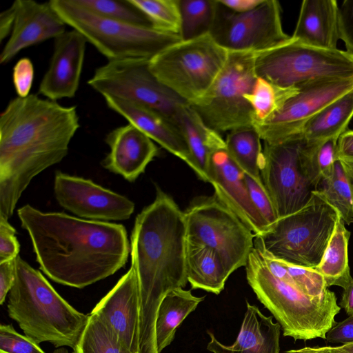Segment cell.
Instances as JSON below:
<instances>
[{"instance_id": "cell-14", "label": "cell", "mask_w": 353, "mask_h": 353, "mask_svg": "<svg viewBox=\"0 0 353 353\" xmlns=\"http://www.w3.org/2000/svg\"><path fill=\"white\" fill-rule=\"evenodd\" d=\"M210 34L228 51H265L288 42L292 37L283 30L281 6L264 0L252 10L234 12L218 0Z\"/></svg>"}, {"instance_id": "cell-34", "label": "cell", "mask_w": 353, "mask_h": 353, "mask_svg": "<svg viewBox=\"0 0 353 353\" xmlns=\"http://www.w3.org/2000/svg\"><path fill=\"white\" fill-rule=\"evenodd\" d=\"M77 347L80 353H133L100 317L92 313Z\"/></svg>"}, {"instance_id": "cell-46", "label": "cell", "mask_w": 353, "mask_h": 353, "mask_svg": "<svg viewBox=\"0 0 353 353\" xmlns=\"http://www.w3.org/2000/svg\"><path fill=\"white\" fill-rule=\"evenodd\" d=\"M337 160L353 161V130H346L338 139Z\"/></svg>"}, {"instance_id": "cell-42", "label": "cell", "mask_w": 353, "mask_h": 353, "mask_svg": "<svg viewBox=\"0 0 353 353\" xmlns=\"http://www.w3.org/2000/svg\"><path fill=\"white\" fill-rule=\"evenodd\" d=\"M17 231L8 220L0 217V263L14 259L19 256L20 244Z\"/></svg>"}, {"instance_id": "cell-1", "label": "cell", "mask_w": 353, "mask_h": 353, "mask_svg": "<svg viewBox=\"0 0 353 353\" xmlns=\"http://www.w3.org/2000/svg\"><path fill=\"white\" fill-rule=\"evenodd\" d=\"M17 214L40 269L56 283L83 288L114 274L127 262L130 244L121 224L43 212L29 204Z\"/></svg>"}, {"instance_id": "cell-39", "label": "cell", "mask_w": 353, "mask_h": 353, "mask_svg": "<svg viewBox=\"0 0 353 353\" xmlns=\"http://www.w3.org/2000/svg\"><path fill=\"white\" fill-rule=\"evenodd\" d=\"M0 353H46L38 343L17 332L12 325H0Z\"/></svg>"}, {"instance_id": "cell-36", "label": "cell", "mask_w": 353, "mask_h": 353, "mask_svg": "<svg viewBox=\"0 0 353 353\" xmlns=\"http://www.w3.org/2000/svg\"><path fill=\"white\" fill-rule=\"evenodd\" d=\"M150 20L152 28L179 36L181 13L179 0H130Z\"/></svg>"}, {"instance_id": "cell-40", "label": "cell", "mask_w": 353, "mask_h": 353, "mask_svg": "<svg viewBox=\"0 0 353 353\" xmlns=\"http://www.w3.org/2000/svg\"><path fill=\"white\" fill-rule=\"evenodd\" d=\"M245 181L253 204L270 227L279 218L265 188L245 174Z\"/></svg>"}, {"instance_id": "cell-50", "label": "cell", "mask_w": 353, "mask_h": 353, "mask_svg": "<svg viewBox=\"0 0 353 353\" xmlns=\"http://www.w3.org/2000/svg\"><path fill=\"white\" fill-rule=\"evenodd\" d=\"M286 353H334L333 346H306L300 349L291 350Z\"/></svg>"}, {"instance_id": "cell-41", "label": "cell", "mask_w": 353, "mask_h": 353, "mask_svg": "<svg viewBox=\"0 0 353 353\" xmlns=\"http://www.w3.org/2000/svg\"><path fill=\"white\" fill-rule=\"evenodd\" d=\"M34 77L32 61L27 57L20 59L14 65L12 81L17 97H26L30 94Z\"/></svg>"}, {"instance_id": "cell-28", "label": "cell", "mask_w": 353, "mask_h": 353, "mask_svg": "<svg viewBox=\"0 0 353 353\" xmlns=\"http://www.w3.org/2000/svg\"><path fill=\"white\" fill-rule=\"evenodd\" d=\"M204 298L195 296L190 290L182 288L174 289L165 296L159 306L155 323L159 353L172 343L178 326L195 310Z\"/></svg>"}, {"instance_id": "cell-49", "label": "cell", "mask_w": 353, "mask_h": 353, "mask_svg": "<svg viewBox=\"0 0 353 353\" xmlns=\"http://www.w3.org/2000/svg\"><path fill=\"white\" fill-rule=\"evenodd\" d=\"M339 306L345 311L348 316L353 315V277L349 285L343 289Z\"/></svg>"}, {"instance_id": "cell-6", "label": "cell", "mask_w": 353, "mask_h": 353, "mask_svg": "<svg viewBox=\"0 0 353 353\" xmlns=\"http://www.w3.org/2000/svg\"><path fill=\"white\" fill-rule=\"evenodd\" d=\"M64 23L81 33L108 60L150 59L181 41L179 35L97 15L73 0L49 1Z\"/></svg>"}, {"instance_id": "cell-22", "label": "cell", "mask_w": 353, "mask_h": 353, "mask_svg": "<svg viewBox=\"0 0 353 353\" xmlns=\"http://www.w3.org/2000/svg\"><path fill=\"white\" fill-rule=\"evenodd\" d=\"M108 107L134 125L152 141L192 167V158L180 130L159 113L134 102L104 97Z\"/></svg>"}, {"instance_id": "cell-17", "label": "cell", "mask_w": 353, "mask_h": 353, "mask_svg": "<svg viewBox=\"0 0 353 353\" xmlns=\"http://www.w3.org/2000/svg\"><path fill=\"white\" fill-rule=\"evenodd\" d=\"M209 183L215 196L231 210L255 236L270 225L253 204L245 181V173L232 161L226 149L216 151L210 159Z\"/></svg>"}, {"instance_id": "cell-9", "label": "cell", "mask_w": 353, "mask_h": 353, "mask_svg": "<svg viewBox=\"0 0 353 353\" xmlns=\"http://www.w3.org/2000/svg\"><path fill=\"white\" fill-rule=\"evenodd\" d=\"M227 62L201 98L190 103L204 123L218 132L253 126V111L245 99L258 78L255 63L259 52L228 51Z\"/></svg>"}, {"instance_id": "cell-33", "label": "cell", "mask_w": 353, "mask_h": 353, "mask_svg": "<svg viewBox=\"0 0 353 353\" xmlns=\"http://www.w3.org/2000/svg\"><path fill=\"white\" fill-rule=\"evenodd\" d=\"M181 41L210 34L216 8V0H179Z\"/></svg>"}, {"instance_id": "cell-21", "label": "cell", "mask_w": 353, "mask_h": 353, "mask_svg": "<svg viewBox=\"0 0 353 353\" xmlns=\"http://www.w3.org/2000/svg\"><path fill=\"white\" fill-rule=\"evenodd\" d=\"M105 141L110 152L101 161L110 172L134 182L159 154V148L141 130L128 123L110 131Z\"/></svg>"}, {"instance_id": "cell-26", "label": "cell", "mask_w": 353, "mask_h": 353, "mask_svg": "<svg viewBox=\"0 0 353 353\" xmlns=\"http://www.w3.org/2000/svg\"><path fill=\"white\" fill-rule=\"evenodd\" d=\"M187 279L192 289L219 294L230 274L218 253L203 245L188 242Z\"/></svg>"}, {"instance_id": "cell-38", "label": "cell", "mask_w": 353, "mask_h": 353, "mask_svg": "<svg viewBox=\"0 0 353 353\" xmlns=\"http://www.w3.org/2000/svg\"><path fill=\"white\" fill-rule=\"evenodd\" d=\"M281 261L296 288L303 294L310 297H317L323 295L328 289L323 276L314 268L294 265L283 260Z\"/></svg>"}, {"instance_id": "cell-16", "label": "cell", "mask_w": 353, "mask_h": 353, "mask_svg": "<svg viewBox=\"0 0 353 353\" xmlns=\"http://www.w3.org/2000/svg\"><path fill=\"white\" fill-rule=\"evenodd\" d=\"M54 192L61 206L83 219L125 221L134 211V203L125 196L60 171L55 173Z\"/></svg>"}, {"instance_id": "cell-53", "label": "cell", "mask_w": 353, "mask_h": 353, "mask_svg": "<svg viewBox=\"0 0 353 353\" xmlns=\"http://www.w3.org/2000/svg\"><path fill=\"white\" fill-rule=\"evenodd\" d=\"M53 353H68V350L66 348L63 347H58L57 349H56Z\"/></svg>"}, {"instance_id": "cell-31", "label": "cell", "mask_w": 353, "mask_h": 353, "mask_svg": "<svg viewBox=\"0 0 353 353\" xmlns=\"http://www.w3.org/2000/svg\"><path fill=\"white\" fill-rule=\"evenodd\" d=\"M299 87L284 88L258 77L250 93L245 99L253 111L252 124L268 120L286 101L299 92Z\"/></svg>"}, {"instance_id": "cell-23", "label": "cell", "mask_w": 353, "mask_h": 353, "mask_svg": "<svg viewBox=\"0 0 353 353\" xmlns=\"http://www.w3.org/2000/svg\"><path fill=\"white\" fill-rule=\"evenodd\" d=\"M281 325L247 302V310L234 343L226 345L208 331L210 341L207 349L212 353H279Z\"/></svg>"}, {"instance_id": "cell-24", "label": "cell", "mask_w": 353, "mask_h": 353, "mask_svg": "<svg viewBox=\"0 0 353 353\" xmlns=\"http://www.w3.org/2000/svg\"><path fill=\"white\" fill-rule=\"evenodd\" d=\"M339 8L335 0H304L292 39L313 47L337 49Z\"/></svg>"}, {"instance_id": "cell-15", "label": "cell", "mask_w": 353, "mask_h": 353, "mask_svg": "<svg viewBox=\"0 0 353 353\" xmlns=\"http://www.w3.org/2000/svg\"><path fill=\"white\" fill-rule=\"evenodd\" d=\"M297 86V94L277 113L252 124L264 142L275 143L301 134L306 123L323 108L353 90V78L316 79Z\"/></svg>"}, {"instance_id": "cell-43", "label": "cell", "mask_w": 353, "mask_h": 353, "mask_svg": "<svg viewBox=\"0 0 353 353\" xmlns=\"http://www.w3.org/2000/svg\"><path fill=\"white\" fill-rule=\"evenodd\" d=\"M339 37L353 56V0H345L339 8Z\"/></svg>"}, {"instance_id": "cell-44", "label": "cell", "mask_w": 353, "mask_h": 353, "mask_svg": "<svg viewBox=\"0 0 353 353\" xmlns=\"http://www.w3.org/2000/svg\"><path fill=\"white\" fill-rule=\"evenodd\" d=\"M325 341L341 345L353 343V315L336 323L327 332Z\"/></svg>"}, {"instance_id": "cell-19", "label": "cell", "mask_w": 353, "mask_h": 353, "mask_svg": "<svg viewBox=\"0 0 353 353\" xmlns=\"http://www.w3.org/2000/svg\"><path fill=\"white\" fill-rule=\"evenodd\" d=\"M91 313L100 317L133 353H139V283L133 264Z\"/></svg>"}, {"instance_id": "cell-48", "label": "cell", "mask_w": 353, "mask_h": 353, "mask_svg": "<svg viewBox=\"0 0 353 353\" xmlns=\"http://www.w3.org/2000/svg\"><path fill=\"white\" fill-rule=\"evenodd\" d=\"M219 3L229 10L243 13L254 10L261 4L264 0H218Z\"/></svg>"}, {"instance_id": "cell-29", "label": "cell", "mask_w": 353, "mask_h": 353, "mask_svg": "<svg viewBox=\"0 0 353 353\" xmlns=\"http://www.w3.org/2000/svg\"><path fill=\"white\" fill-rule=\"evenodd\" d=\"M350 232L339 216L319 264L314 268L324 278L327 287L345 289L352 280L348 260Z\"/></svg>"}, {"instance_id": "cell-11", "label": "cell", "mask_w": 353, "mask_h": 353, "mask_svg": "<svg viewBox=\"0 0 353 353\" xmlns=\"http://www.w3.org/2000/svg\"><path fill=\"white\" fill-rule=\"evenodd\" d=\"M184 215L188 242L214 250L230 274L246 265L255 235L214 194L194 198Z\"/></svg>"}, {"instance_id": "cell-20", "label": "cell", "mask_w": 353, "mask_h": 353, "mask_svg": "<svg viewBox=\"0 0 353 353\" xmlns=\"http://www.w3.org/2000/svg\"><path fill=\"white\" fill-rule=\"evenodd\" d=\"M16 14L12 31L0 54V63L5 64L23 49L65 32L63 19L50 3L33 0L14 1Z\"/></svg>"}, {"instance_id": "cell-30", "label": "cell", "mask_w": 353, "mask_h": 353, "mask_svg": "<svg viewBox=\"0 0 353 353\" xmlns=\"http://www.w3.org/2000/svg\"><path fill=\"white\" fill-rule=\"evenodd\" d=\"M261 137L253 126L243 127L230 132L225 141L226 151L242 171L259 185L263 186L261 168L263 148Z\"/></svg>"}, {"instance_id": "cell-37", "label": "cell", "mask_w": 353, "mask_h": 353, "mask_svg": "<svg viewBox=\"0 0 353 353\" xmlns=\"http://www.w3.org/2000/svg\"><path fill=\"white\" fill-rule=\"evenodd\" d=\"M85 9L103 17L152 28L148 17L130 0H73Z\"/></svg>"}, {"instance_id": "cell-47", "label": "cell", "mask_w": 353, "mask_h": 353, "mask_svg": "<svg viewBox=\"0 0 353 353\" xmlns=\"http://www.w3.org/2000/svg\"><path fill=\"white\" fill-rule=\"evenodd\" d=\"M16 14V8L13 2L6 10L0 14V41L2 42L5 38L11 34L12 31Z\"/></svg>"}, {"instance_id": "cell-10", "label": "cell", "mask_w": 353, "mask_h": 353, "mask_svg": "<svg viewBox=\"0 0 353 353\" xmlns=\"http://www.w3.org/2000/svg\"><path fill=\"white\" fill-rule=\"evenodd\" d=\"M255 69L258 77L292 88L316 79L353 78V56L346 50L307 46L292 37L259 52Z\"/></svg>"}, {"instance_id": "cell-18", "label": "cell", "mask_w": 353, "mask_h": 353, "mask_svg": "<svg viewBox=\"0 0 353 353\" xmlns=\"http://www.w3.org/2000/svg\"><path fill=\"white\" fill-rule=\"evenodd\" d=\"M87 42L75 30L65 31L54 39L52 55L40 82L39 94L54 101L76 95Z\"/></svg>"}, {"instance_id": "cell-7", "label": "cell", "mask_w": 353, "mask_h": 353, "mask_svg": "<svg viewBox=\"0 0 353 353\" xmlns=\"http://www.w3.org/2000/svg\"><path fill=\"white\" fill-rule=\"evenodd\" d=\"M339 216L332 206L313 192L303 208L279 218L257 236L264 248L277 259L315 268L321 261Z\"/></svg>"}, {"instance_id": "cell-4", "label": "cell", "mask_w": 353, "mask_h": 353, "mask_svg": "<svg viewBox=\"0 0 353 353\" xmlns=\"http://www.w3.org/2000/svg\"><path fill=\"white\" fill-rule=\"evenodd\" d=\"M15 279L8 293V312L24 334L39 344L77 347L89 315L79 312L42 274L18 256Z\"/></svg>"}, {"instance_id": "cell-52", "label": "cell", "mask_w": 353, "mask_h": 353, "mask_svg": "<svg viewBox=\"0 0 353 353\" xmlns=\"http://www.w3.org/2000/svg\"><path fill=\"white\" fill-rule=\"evenodd\" d=\"M334 353H353V343L333 346Z\"/></svg>"}, {"instance_id": "cell-25", "label": "cell", "mask_w": 353, "mask_h": 353, "mask_svg": "<svg viewBox=\"0 0 353 353\" xmlns=\"http://www.w3.org/2000/svg\"><path fill=\"white\" fill-rule=\"evenodd\" d=\"M178 127L190 152L191 168L201 180L209 182L211 157L216 151L226 149L225 141L204 123L189 103L181 112Z\"/></svg>"}, {"instance_id": "cell-3", "label": "cell", "mask_w": 353, "mask_h": 353, "mask_svg": "<svg viewBox=\"0 0 353 353\" xmlns=\"http://www.w3.org/2000/svg\"><path fill=\"white\" fill-rule=\"evenodd\" d=\"M187 246L184 212L156 185L155 199L137 216L130 236L131 263L139 283L141 347L156 345L155 323L165 296L188 282Z\"/></svg>"}, {"instance_id": "cell-13", "label": "cell", "mask_w": 353, "mask_h": 353, "mask_svg": "<svg viewBox=\"0 0 353 353\" xmlns=\"http://www.w3.org/2000/svg\"><path fill=\"white\" fill-rule=\"evenodd\" d=\"M304 143L301 134L264 142L261 176L279 219L303 208L315 190L303 168Z\"/></svg>"}, {"instance_id": "cell-32", "label": "cell", "mask_w": 353, "mask_h": 353, "mask_svg": "<svg viewBox=\"0 0 353 353\" xmlns=\"http://www.w3.org/2000/svg\"><path fill=\"white\" fill-rule=\"evenodd\" d=\"M314 192L337 211L345 223L353 222V192L339 160L335 162L331 175L323 179Z\"/></svg>"}, {"instance_id": "cell-12", "label": "cell", "mask_w": 353, "mask_h": 353, "mask_svg": "<svg viewBox=\"0 0 353 353\" xmlns=\"http://www.w3.org/2000/svg\"><path fill=\"white\" fill-rule=\"evenodd\" d=\"M148 61L143 58L108 61L95 70L88 84L103 97H113L150 108L179 128L180 115L188 103L154 76Z\"/></svg>"}, {"instance_id": "cell-8", "label": "cell", "mask_w": 353, "mask_h": 353, "mask_svg": "<svg viewBox=\"0 0 353 353\" xmlns=\"http://www.w3.org/2000/svg\"><path fill=\"white\" fill-rule=\"evenodd\" d=\"M228 54L207 34L172 44L152 57L148 67L161 83L190 104L208 92Z\"/></svg>"}, {"instance_id": "cell-5", "label": "cell", "mask_w": 353, "mask_h": 353, "mask_svg": "<svg viewBox=\"0 0 353 353\" xmlns=\"http://www.w3.org/2000/svg\"><path fill=\"white\" fill-rule=\"evenodd\" d=\"M245 267L248 284L280 324L285 336L294 341L325 340L341 309L334 292L327 289L317 297L303 294L274 276L254 247Z\"/></svg>"}, {"instance_id": "cell-2", "label": "cell", "mask_w": 353, "mask_h": 353, "mask_svg": "<svg viewBox=\"0 0 353 353\" xmlns=\"http://www.w3.org/2000/svg\"><path fill=\"white\" fill-rule=\"evenodd\" d=\"M80 127L76 106L30 94L0 114V217L8 220L31 180L61 161Z\"/></svg>"}, {"instance_id": "cell-45", "label": "cell", "mask_w": 353, "mask_h": 353, "mask_svg": "<svg viewBox=\"0 0 353 353\" xmlns=\"http://www.w3.org/2000/svg\"><path fill=\"white\" fill-rule=\"evenodd\" d=\"M16 259L0 263V304L13 286L16 272Z\"/></svg>"}, {"instance_id": "cell-35", "label": "cell", "mask_w": 353, "mask_h": 353, "mask_svg": "<svg viewBox=\"0 0 353 353\" xmlns=\"http://www.w3.org/2000/svg\"><path fill=\"white\" fill-rule=\"evenodd\" d=\"M338 139H330L320 144L307 145L305 142L302 151V164L305 174L317 189L323 179L330 176L337 160Z\"/></svg>"}, {"instance_id": "cell-27", "label": "cell", "mask_w": 353, "mask_h": 353, "mask_svg": "<svg viewBox=\"0 0 353 353\" xmlns=\"http://www.w3.org/2000/svg\"><path fill=\"white\" fill-rule=\"evenodd\" d=\"M353 117V90L334 101L310 119L301 130L306 145L339 139Z\"/></svg>"}, {"instance_id": "cell-51", "label": "cell", "mask_w": 353, "mask_h": 353, "mask_svg": "<svg viewBox=\"0 0 353 353\" xmlns=\"http://www.w3.org/2000/svg\"><path fill=\"white\" fill-rule=\"evenodd\" d=\"M344 168L346 175L350 181L353 192V161L347 160H339Z\"/></svg>"}, {"instance_id": "cell-54", "label": "cell", "mask_w": 353, "mask_h": 353, "mask_svg": "<svg viewBox=\"0 0 353 353\" xmlns=\"http://www.w3.org/2000/svg\"><path fill=\"white\" fill-rule=\"evenodd\" d=\"M73 353H80L77 347L73 350Z\"/></svg>"}]
</instances>
